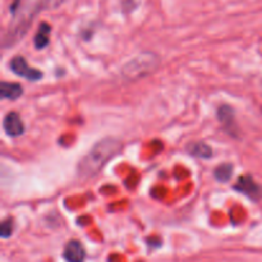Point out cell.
Instances as JSON below:
<instances>
[{
    "label": "cell",
    "instance_id": "obj_1",
    "mask_svg": "<svg viewBox=\"0 0 262 262\" xmlns=\"http://www.w3.org/2000/svg\"><path fill=\"white\" fill-rule=\"evenodd\" d=\"M123 143L117 138H104L95 143L91 150L79 160L77 173L82 179L97 176L105 165L122 151Z\"/></svg>",
    "mask_w": 262,
    "mask_h": 262
},
{
    "label": "cell",
    "instance_id": "obj_2",
    "mask_svg": "<svg viewBox=\"0 0 262 262\" xmlns=\"http://www.w3.org/2000/svg\"><path fill=\"white\" fill-rule=\"evenodd\" d=\"M10 68L14 72L17 76L23 77L27 81H38L42 77V73L35 68H31L27 64V61L22 58V56H15L12 61H10Z\"/></svg>",
    "mask_w": 262,
    "mask_h": 262
},
{
    "label": "cell",
    "instance_id": "obj_5",
    "mask_svg": "<svg viewBox=\"0 0 262 262\" xmlns=\"http://www.w3.org/2000/svg\"><path fill=\"white\" fill-rule=\"evenodd\" d=\"M67 262H83L86 258V251L78 241H71L67 243L63 253Z\"/></svg>",
    "mask_w": 262,
    "mask_h": 262
},
{
    "label": "cell",
    "instance_id": "obj_7",
    "mask_svg": "<svg viewBox=\"0 0 262 262\" xmlns=\"http://www.w3.org/2000/svg\"><path fill=\"white\" fill-rule=\"evenodd\" d=\"M22 94L23 90L20 84L12 83V82H2V84H0V96H2V99L17 100Z\"/></svg>",
    "mask_w": 262,
    "mask_h": 262
},
{
    "label": "cell",
    "instance_id": "obj_8",
    "mask_svg": "<svg viewBox=\"0 0 262 262\" xmlns=\"http://www.w3.org/2000/svg\"><path fill=\"white\" fill-rule=\"evenodd\" d=\"M188 151L191 155L196 156V158L201 159H207L211 158L212 150L209 145H206L205 142H194L192 145L188 146Z\"/></svg>",
    "mask_w": 262,
    "mask_h": 262
},
{
    "label": "cell",
    "instance_id": "obj_3",
    "mask_svg": "<svg viewBox=\"0 0 262 262\" xmlns=\"http://www.w3.org/2000/svg\"><path fill=\"white\" fill-rule=\"evenodd\" d=\"M138 63H140V66H137V63H136L135 60L130 61L129 64H128L127 67L124 68V72L125 74H127L128 77H138V76H145V74H147L148 72L154 71V68H155V63H154V58H137Z\"/></svg>",
    "mask_w": 262,
    "mask_h": 262
},
{
    "label": "cell",
    "instance_id": "obj_12",
    "mask_svg": "<svg viewBox=\"0 0 262 262\" xmlns=\"http://www.w3.org/2000/svg\"><path fill=\"white\" fill-rule=\"evenodd\" d=\"M13 232V222L12 220H5L2 224V229H0V233H2L3 238H8L12 235Z\"/></svg>",
    "mask_w": 262,
    "mask_h": 262
},
{
    "label": "cell",
    "instance_id": "obj_11",
    "mask_svg": "<svg viewBox=\"0 0 262 262\" xmlns=\"http://www.w3.org/2000/svg\"><path fill=\"white\" fill-rule=\"evenodd\" d=\"M233 118H234V113H233V109L229 106H222L219 109V119L220 122L224 123V124H228V123L233 122Z\"/></svg>",
    "mask_w": 262,
    "mask_h": 262
},
{
    "label": "cell",
    "instance_id": "obj_6",
    "mask_svg": "<svg viewBox=\"0 0 262 262\" xmlns=\"http://www.w3.org/2000/svg\"><path fill=\"white\" fill-rule=\"evenodd\" d=\"M235 188H237L238 191L242 192V193H246L250 197H253V199H258V196L261 194V188L252 181V178H250V177H243V178H241L238 184L235 186Z\"/></svg>",
    "mask_w": 262,
    "mask_h": 262
},
{
    "label": "cell",
    "instance_id": "obj_10",
    "mask_svg": "<svg viewBox=\"0 0 262 262\" xmlns=\"http://www.w3.org/2000/svg\"><path fill=\"white\" fill-rule=\"evenodd\" d=\"M233 166L230 164H223L215 170V178L219 182H228L232 178Z\"/></svg>",
    "mask_w": 262,
    "mask_h": 262
},
{
    "label": "cell",
    "instance_id": "obj_4",
    "mask_svg": "<svg viewBox=\"0 0 262 262\" xmlns=\"http://www.w3.org/2000/svg\"><path fill=\"white\" fill-rule=\"evenodd\" d=\"M3 127H4L7 135L10 136V137H18V136L23 135V132H25V124H23L22 119H20L17 113L7 114V117L4 118Z\"/></svg>",
    "mask_w": 262,
    "mask_h": 262
},
{
    "label": "cell",
    "instance_id": "obj_9",
    "mask_svg": "<svg viewBox=\"0 0 262 262\" xmlns=\"http://www.w3.org/2000/svg\"><path fill=\"white\" fill-rule=\"evenodd\" d=\"M50 26L46 25V23H42L40 26V30H38L37 35L35 37V45L37 49L45 48L49 43V35H50Z\"/></svg>",
    "mask_w": 262,
    "mask_h": 262
}]
</instances>
